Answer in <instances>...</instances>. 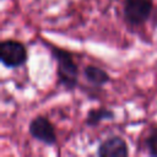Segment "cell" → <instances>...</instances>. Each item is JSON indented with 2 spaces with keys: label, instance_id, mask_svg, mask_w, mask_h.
I'll return each mask as SVG.
<instances>
[{
  "label": "cell",
  "instance_id": "obj_5",
  "mask_svg": "<svg viewBox=\"0 0 157 157\" xmlns=\"http://www.w3.org/2000/svg\"><path fill=\"white\" fill-rule=\"evenodd\" d=\"M97 155L99 157H126L129 155L128 144L120 136H110L99 144Z\"/></svg>",
  "mask_w": 157,
  "mask_h": 157
},
{
  "label": "cell",
  "instance_id": "obj_6",
  "mask_svg": "<svg viewBox=\"0 0 157 157\" xmlns=\"http://www.w3.org/2000/svg\"><path fill=\"white\" fill-rule=\"evenodd\" d=\"M83 76L85 78L91 82L94 86H103L105 83H108L110 81V76L108 75L107 71H104L103 69L94 66V65H87L83 69Z\"/></svg>",
  "mask_w": 157,
  "mask_h": 157
},
{
  "label": "cell",
  "instance_id": "obj_3",
  "mask_svg": "<svg viewBox=\"0 0 157 157\" xmlns=\"http://www.w3.org/2000/svg\"><path fill=\"white\" fill-rule=\"evenodd\" d=\"M153 10L152 0H124V20L131 26L145 23Z\"/></svg>",
  "mask_w": 157,
  "mask_h": 157
},
{
  "label": "cell",
  "instance_id": "obj_8",
  "mask_svg": "<svg viewBox=\"0 0 157 157\" xmlns=\"http://www.w3.org/2000/svg\"><path fill=\"white\" fill-rule=\"evenodd\" d=\"M146 147L151 156H157V128H153L147 139H146Z\"/></svg>",
  "mask_w": 157,
  "mask_h": 157
},
{
  "label": "cell",
  "instance_id": "obj_4",
  "mask_svg": "<svg viewBox=\"0 0 157 157\" xmlns=\"http://www.w3.org/2000/svg\"><path fill=\"white\" fill-rule=\"evenodd\" d=\"M31 136L45 145L56 144V131L53 123L43 115H38L28 125Z\"/></svg>",
  "mask_w": 157,
  "mask_h": 157
},
{
  "label": "cell",
  "instance_id": "obj_1",
  "mask_svg": "<svg viewBox=\"0 0 157 157\" xmlns=\"http://www.w3.org/2000/svg\"><path fill=\"white\" fill-rule=\"evenodd\" d=\"M52 56L56 61L58 83L67 91H74L78 85V66L70 52L49 45Z\"/></svg>",
  "mask_w": 157,
  "mask_h": 157
},
{
  "label": "cell",
  "instance_id": "obj_7",
  "mask_svg": "<svg viewBox=\"0 0 157 157\" xmlns=\"http://www.w3.org/2000/svg\"><path fill=\"white\" fill-rule=\"evenodd\" d=\"M114 119V112L109 108H94L88 110L86 117V125L90 128H94L101 124L103 120H112Z\"/></svg>",
  "mask_w": 157,
  "mask_h": 157
},
{
  "label": "cell",
  "instance_id": "obj_2",
  "mask_svg": "<svg viewBox=\"0 0 157 157\" xmlns=\"http://www.w3.org/2000/svg\"><path fill=\"white\" fill-rule=\"evenodd\" d=\"M26 47L13 39H6L0 43V60L4 66L9 69H16L22 66L27 61Z\"/></svg>",
  "mask_w": 157,
  "mask_h": 157
}]
</instances>
